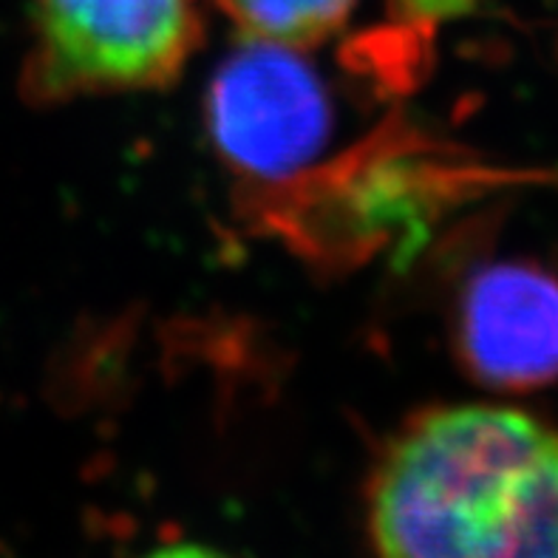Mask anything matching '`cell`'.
<instances>
[{"instance_id": "1", "label": "cell", "mask_w": 558, "mask_h": 558, "mask_svg": "<svg viewBox=\"0 0 558 558\" xmlns=\"http://www.w3.org/2000/svg\"><path fill=\"white\" fill-rule=\"evenodd\" d=\"M372 558H558V432L510 405L423 411L377 460Z\"/></svg>"}, {"instance_id": "2", "label": "cell", "mask_w": 558, "mask_h": 558, "mask_svg": "<svg viewBox=\"0 0 558 558\" xmlns=\"http://www.w3.org/2000/svg\"><path fill=\"white\" fill-rule=\"evenodd\" d=\"M207 0H32L23 92L40 102L145 92L198 46Z\"/></svg>"}, {"instance_id": "3", "label": "cell", "mask_w": 558, "mask_h": 558, "mask_svg": "<svg viewBox=\"0 0 558 558\" xmlns=\"http://www.w3.org/2000/svg\"><path fill=\"white\" fill-rule=\"evenodd\" d=\"M207 128L227 162L250 177L278 179L320 154L332 106L298 46L247 37L213 77Z\"/></svg>"}, {"instance_id": "4", "label": "cell", "mask_w": 558, "mask_h": 558, "mask_svg": "<svg viewBox=\"0 0 558 558\" xmlns=\"http://www.w3.org/2000/svg\"><path fill=\"white\" fill-rule=\"evenodd\" d=\"M457 340L485 386L538 389L558 380V276L527 262L482 267L462 292Z\"/></svg>"}, {"instance_id": "5", "label": "cell", "mask_w": 558, "mask_h": 558, "mask_svg": "<svg viewBox=\"0 0 558 558\" xmlns=\"http://www.w3.org/2000/svg\"><path fill=\"white\" fill-rule=\"evenodd\" d=\"M244 37L310 46L329 37L354 12L357 0H216Z\"/></svg>"}, {"instance_id": "6", "label": "cell", "mask_w": 558, "mask_h": 558, "mask_svg": "<svg viewBox=\"0 0 558 558\" xmlns=\"http://www.w3.org/2000/svg\"><path fill=\"white\" fill-rule=\"evenodd\" d=\"M145 558H227V556L225 553L210 550V547H202V545H170V547H162V550L148 553Z\"/></svg>"}]
</instances>
